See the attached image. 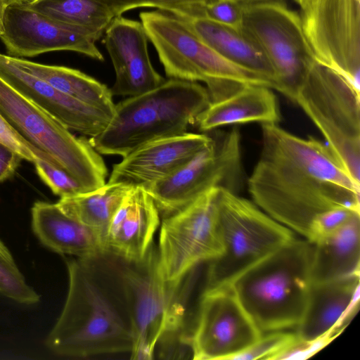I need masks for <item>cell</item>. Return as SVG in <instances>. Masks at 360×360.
I'll list each match as a JSON object with an SVG mask.
<instances>
[{"instance_id": "obj_27", "label": "cell", "mask_w": 360, "mask_h": 360, "mask_svg": "<svg viewBox=\"0 0 360 360\" xmlns=\"http://www.w3.org/2000/svg\"><path fill=\"white\" fill-rule=\"evenodd\" d=\"M25 5L53 20L84 29L96 41L114 18L96 0H34Z\"/></svg>"}, {"instance_id": "obj_6", "label": "cell", "mask_w": 360, "mask_h": 360, "mask_svg": "<svg viewBox=\"0 0 360 360\" xmlns=\"http://www.w3.org/2000/svg\"><path fill=\"white\" fill-rule=\"evenodd\" d=\"M115 258L131 319L134 344L131 359H151L158 342L180 337L188 288V281L184 282L188 275L180 282H168L162 273L155 243L140 261Z\"/></svg>"}, {"instance_id": "obj_33", "label": "cell", "mask_w": 360, "mask_h": 360, "mask_svg": "<svg viewBox=\"0 0 360 360\" xmlns=\"http://www.w3.org/2000/svg\"><path fill=\"white\" fill-rule=\"evenodd\" d=\"M0 142L14 150L22 158V160L34 162L37 159H42L55 166L60 167L51 157L30 146L20 136H19L6 122L1 114Z\"/></svg>"}, {"instance_id": "obj_18", "label": "cell", "mask_w": 360, "mask_h": 360, "mask_svg": "<svg viewBox=\"0 0 360 360\" xmlns=\"http://www.w3.org/2000/svg\"><path fill=\"white\" fill-rule=\"evenodd\" d=\"M0 78L70 131L94 137L110 120L104 112L77 101L25 71L14 63L12 56L1 53Z\"/></svg>"}, {"instance_id": "obj_11", "label": "cell", "mask_w": 360, "mask_h": 360, "mask_svg": "<svg viewBox=\"0 0 360 360\" xmlns=\"http://www.w3.org/2000/svg\"><path fill=\"white\" fill-rule=\"evenodd\" d=\"M219 138L167 177L144 187L160 216L178 212L212 188L237 193L243 181L240 131L234 127Z\"/></svg>"}, {"instance_id": "obj_3", "label": "cell", "mask_w": 360, "mask_h": 360, "mask_svg": "<svg viewBox=\"0 0 360 360\" xmlns=\"http://www.w3.org/2000/svg\"><path fill=\"white\" fill-rule=\"evenodd\" d=\"M210 103L206 87L169 78L115 104L107 127L89 141L100 154L124 157L146 142L186 132Z\"/></svg>"}, {"instance_id": "obj_17", "label": "cell", "mask_w": 360, "mask_h": 360, "mask_svg": "<svg viewBox=\"0 0 360 360\" xmlns=\"http://www.w3.org/2000/svg\"><path fill=\"white\" fill-rule=\"evenodd\" d=\"M213 139L205 134H184L140 145L113 165L109 183L146 187L185 165Z\"/></svg>"}, {"instance_id": "obj_8", "label": "cell", "mask_w": 360, "mask_h": 360, "mask_svg": "<svg viewBox=\"0 0 360 360\" xmlns=\"http://www.w3.org/2000/svg\"><path fill=\"white\" fill-rule=\"evenodd\" d=\"M295 103L320 131L337 160L360 185V93L338 72L315 61Z\"/></svg>"}, {"instance_id": "obj_34", "label": "cell", "mask_w": 360, "mask_h": 360, "mask_svg": "<svg viewBox=\"0 0 360 360\" xmlns=\"http://www.w3.org/2000/svg\"><path fill=\"white\" fill-rule=\"evenodd\" d=\"M22 160L18 153L0 142V183L13 175Z\"/></svg>"}, {"instance_id": "obj_30", "label": "cell", "mask_w": 360, "mask_h": 360, "mask_svg": "<svg viewBox=\"0 0 360 360\" xmlns=\"http://www.w3.org/2000/svg\"><path fill=\"white\" fill-rule=\"evenodd\" d=\"M297 340L295 333L271 332L262 336L233 360L278 359V356Z\"/></svg>"}, {"instance_id": "obj_24", "label": "cell", "mask_w": 360, "mask_h": 360, "mask_svg": "<svg viewBox=\"0 0 360 360\" xmlns=\"http://www.w3.org/2000/svg\"><path fill=\"white\" fill-rule=\"evenodd\" d=\"M360 213L313 243L312 283L360 274Z\"/></svg>"}, {"instance_id": "obj_12", "label": "cell", "mask_w": 360, "mask_h": 360, "mask_svg": "<svg viewBox=\"0 0 360 360\" xmlns=\"http://www.w3.org/2000/svg\"><path fill=\"white\" fill-rule=\"evenodd\" d=\"M220 188H212L178 212L163 217L157 246L160 266L170 283L181 281L200 264L222 251L217 215Z\"/></svg>"}, {"instance_id": "obj_14", "label": "cell", "mask_w": 360, "mask_h": 360, "mask_svg": "<svg viewBox=\"0 0 360 360\" xmlns=\"http://www.w3.org/2000/svg\"><path fill=\"white\" fill-rule=\"evenodd\" d=\"M262 335L231 285L205 288L187 343L193 359L233 360Z\"/></svg>"}, {"instance_id": "obj_32", "label": "cell", "mask_w": 360, "mask_h": 360, "mask_svg": "<svg viewBox=\"0 0 360 360\" xmlns=\"http://www.w3.org/2000/svg\"><path fill=\"white\" fill-rule=\"evenodd\" d=\"M243 7L237 0H212L202 6L198 17L240 28L243 26Z\"/></svg>"}, {"instance_id": "obj_1", "label": "cell", "mask_w": 360, "mask_h": 360, "mask_svg": "<svg viewBox=\"0 0 360 360\" xmlns=\"http://www.w3.org/2000/svg\"><path fill=\"white\" fill-rule=\"evenodd\" d=\"M254 203L314 243L360 213V185L326 143L262 124V150L248 181Z\"/></svg>"}, {"instance_id": "obj_19", "label": "cell", "mask_w": 360, "mask_h": 360, "mask_svg": "<svg viewBox=\"0 0 360 360\" xmlns=\"http://www.w3.org/2000/svg\"><path fill=\"white\" fill-rule=\"evenodd\" d=\"M360 274L312 283L307 305L297 325L299 340L330 342L349 323L357 310Z\"/></svg>"}, {"instance_id": "obj_39", "label": "cell", "mask_w": 360, "mask_h": 360, "mask_svg": "<svg viewBox=\"0 0 360 360\" xmlns=\"http://www.w3.org/2000/svg\"><path fill=\"white\" fill-rule=\"evenodd\" d=\"M301 7L302 9L307 7L309 4H310L314 0H295Z\"/></svg>"}, {"instance_id": "obj_25", "label": "cell", "mask_w": 360, "mask_h": 360, "mask_svg": "<svg viewBox=\"0 0 360 360\" xmlns=\"http://www.w3.org/2000/svg\"><path fill=\"white\" fill-rule=\"evenodd\" d=\"M131 187L122 183L108 182L91 191L60 198L56 205L65 214L88 228L106 253L109 224Z\"/></svg>"}, {"instance_id": "obj_26", "label": "cell", "mask_w": 360, "mask_h": 360, "mask_svg": "<svg viewBox=\"0 0 360 360\" xmlns=\"http://www.w3.org/2000/svg\"><path fill=\"white\" fill-rule=\"evenodd\" d=\"M12 58L25 71L77 101L104 112L111 118L115 104L110 89L106 85L76 69Z\"/></svg>"}, {"instance_id": "obj_15", "label": "cell", "mask_w": 360, "mask_h": 360, "mask_svg": "<svg viewBox=\"0 0 360 360\" xmlns=\"http://www.w3.org/2000/svg\"><path fill=\"white\" fill-rule=\"evenodd\" d=\"M0 37L9 56L32 57L57 51L77 52L103 61L95 38L80 27L53 20L25 4L6 6Z\"/></svg>"}, {"instance_id": "obj_23", "label": "cell", "mask_w": 360, "mask_h": 360, "mask_svg": "<svg viewBox=\"0 0 360 360\" xmlns=\"http://www.w3.org/2000/svg\"><path fill=\"white\" fill-rule=\"evenodd\" d=\"M280 120L279 103L272 89L248 85L224 99L210 103L195 122L201 131H207L230 124H278Z\"/></svg>"}, {"instance_id": "obj_20", "label": "cell", "mask_w": 360, "mask_h": 360, "mask_svg": "<svg viewBox=\"0 0 360 360\" xmlns=\"http://www.w3.org/2000/svg\"><path fill=\"white\" fill-rule=\"evenodd\" d=\"M160 224V214L150 195L143 186H132L109 224L106 253L127 262L143 259Z\"/></svg>"}, {"instance_id": "obj_22", "label": "cell", "mask_w": 360, "mask_h": 360, "mask_svg": "<svg viewBox=\"0 0 360 360\" xmlns=\"http://www.w3.org/2000/svg\"><path fill=\"white\" fill-rule=\"evenodd\" d=\"M193 32L222 58L269 80L274 89L276 77L262 48L242 26L236 28L204 17L184 18Z\"/></svg>"}, {"instance_id": "obj_21", "label": "cell", "mask_w": 360, "mask_h": 360, "mask_svg": "<svg viewBox=\"0 0 360 360\" xmlns=\"http://www.w3.org/2000/svg\"><path fill=\"white\" fill-rule=\"evenodd\" d=\"M31 224L41 243L58 254L79 259L105 254L91 231L65 214L56 203L35 202L31 208Z\"/></svg>"}, {"instance_id": "obj_29", "label": "cell", "mask_w": 360, "mask_h": 360, "mask_svg": "<svg viewBox=\"0 0 360 360\" xmlns=\"http://www.w3.org/2000/svg\"><path fill=\"white\" fill-rule=\"evenodd\" d=\"M0 294L22 304H33L39 295L26 281L16 264L8 262L0 256Z\"/></svg>"}, {"instance_id": "obj_9", "label": "cell", "mask_w": 360, "mask_h": 360, "mask_svg": "<svg viewBox=\"0 0 360 360\" xmlns=\"http://www.w3.org/2000/svg\"><path fill=\"white\" fill-rule=\"evenodd\" d=\"M0 114L19 136L51 157L86 192L105 184L108 169L89 139L75 136L1 78Z\"/></svg>"}, {"instance_id": "obj_28", "label": "cell", "mask_w": 360, "mask_h": 360, "mask_svg": "<svg viewBox=\"0 0 360 360\" xmlns=\"http://www.w3.org/2000/svg\"><path fill=\"white\" fill-rule=\"evenodd\" d=\"M113 18L136 8H155L182 18L198 17L202 6L212 0H96Z\"/></svg>"}, {"instance_id": "obj_31", "label": "cell", "mask_w": 360, "mask_h": 360, "mask_svg": "<svg viewBox=\"0 0 360 360\" xmlns=\"http://www.w3.org/2000/svg\"><path fill=\"white\" fill-rule=\"evenodd\" d=\"M33 163L39 178L55 195L66 198L86 192L74 177L60 167L42 159Z\"/></svg>"}, {"instance_id": "obj_10", "label": "cell", "mask_w": 360, "mask_h": 360, "mask_svg": "<svg viewBox=\"0 0 360 360\" xmlns=\"http://www.w3.org/2000/svg\"><path fill=\"white\" fill-rule=\"evenodd\" d=\"M242 25L271 65L274 89L295 103L298 89L316 61L301 16L282 1L260 2L244 5Z\"/></svg>"}, {"instance_id": "obj_16", "label": "cell", "mask_w": 360, "mask_h": 360, "mask_svg": "<svg viewBox=\"0 0 360 360\" xmlns=\"http://www.w3.org/2000/svg\"><path fill=\"white\" fill-rule=\"evenodd\" d=\"M103 36L115 72V81L110 89L112 96H136L166 80L151 63L148 38L141 22L115 17Z\"/></svg>"}, {"instance_id": "obj_35", "label": "cell", "mask_w": 360, "mask_h": 360, "mask_svg": "<svg viewBox=\"0 0 360 360\" xmlns=\"http://www.w3.org/2000/svg\"><path fill=\"white\" fill-rule=\"evenodd\" d=\"M0 256L8 262L15 264L14 259L4 242L0 239Z\"/></svg>"}, {"instance_id": "obj_13", "label": "cell", "mask_w": 360, "mask_h": 360, "mask_svg": "<svg viewBox=\"0 0 360 360\" xmlns=\"http://www.w3.org/2000/svg\"><path fill=\"white\" fill-rule=\"evenodd\" d=\"M302 10L303 30L316 61L360 93V0H314Z\"/></svg>"}, {"instance_id": "obj_7", "label": "cell", "mask_w": 360, "mask_h": 360, "mask_svg": "<svg viewBox=\"0 0 360 360\" xmlns=\"http://www.w3.org/2000/svg\"><path fill=\"white\" fill-rule=\"evenodd\" d=\"M217 215L222 251L209 262L205 289L230 286L294 238L253 202L225 188L218 191Z\"/></svg>"}, {"instance_id": "obj_5", "label": "cell", "mask_w": 360, "mask_h": 360, "mask_svg": "<svg viewBox=\"0 0 360 360\" xmlns=\"http://www.w3.org/2000/svg\"><path fill=\"white\" fill-rule=\"evenodd\" d=\"M169 78L206 84L211 103L248 85L271 87L269 80L222 58L193 32L182 18L156 10L139 15Z\"/></svg>"}, {"instance_id": "obj_2", "label": "cell", "mask_w": 360, "mask_h": 360, "mask_svg": "<svg viewBox=\"0 0 360 360\" xmlns=\"http://www.w3.org/2000/svg\"><path fill=\"white\" fill-rule=\"evenodd\" d=\"M68 291L45 343L63 356L86 358L131 352V319L114 256L67 261Z\"/></svg>"}, {"instance_id": "obj_37", "label": "cell", "mask_w": 360, "mask_h": 360, "mask_svg": "<svg viewBox=\"0 0 360 360\" xmlns=\"http://www.w3.org/2000/svg\"><path fill=\"white\" fill-rule=\"evenodd\" d=\"M8 6L13 4H28L34 0H1Z\"/></svg>"}, {"instance_id": "obj_36", "label": "cell", "mask_w": 360, "mask_h": 360, "mask_svg": "<svg viewBox=\"0 0 360 360\" xmlns=\"http://www.w3.org/2000/svg\"><path fill=\"white\" fill-rule=\"evenodd\" d=\"M6 8V6L4 4V3L0 0V37L4 33V15L5 12V9Z\"/></svg>"}, {"instance_id": "obj_4", "label": "cell", "mask_w": 360, "mask_h": 360, "mask_svg": "<svg viewBox=\"0 0 360 360\" xmlns=\"http://www.w3.org/2000/svg\"><path fill=\"white\" fill-rule=\"evenodd\" d=\"M313 243L293 238L231 285L262 333L297 327L310 288Z\"/></svg>"}, {"instance_id": "obj_38", "label": "cell", "mask_w": 360, "mask_h": 360, "mask_svg": "<svg viewBox=\"0 0 360 360\" xmlns=\"http://www.w3.org/2000/svg\"><path fill=\"white\" fill-rule=\"evenodd\" d=\"M243 5H249L260 2L272 1H282V0H237Z\"/></svg>"}]
</instances>
